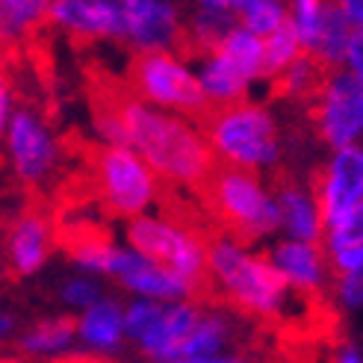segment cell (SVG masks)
<instances>
[{
    "label": "cell",
    "instance_id": "6da1fadb",
    "mask_svg": "<svg viewBox=\"0 0 363 363\" xmlns=\"http://www.w3.org/2000/svg\"><path fill=\"white\" fill-rule=\"evenodd\" d=\"M207 263L213 281L207 307H228L257 322H289L298 316V307L313 304V298L286 286L266 251H254V245H242L228 233H213L207 240Z\"/></svg>",
    "mask_w": 363,
    "mask_h": 363
},
{
    "label": "cell",
    "instance_id": "7a4b0ae2",
    "mask_svg": "<svg viewBox=\"0 0 363 363\" xmlns=\"http://www.w3.org/2000/svg\"><path fill=\"white\" fill-rule=\"evenodd\" d=\"M121 127L124 148H136L157 177L186 186L189 192L216 166L213 145L198 127L186 124V118L151 110L148 104L139 101V95L127 106Z\"/></svg>",
    "mask_w": 363,
    "mask_h": 363
},
{
    "label": "cell",
    "instance_id": "3957f363",
    "mask_svg": "<svg viewBox=\"0 0 363 363\" xmlns=\"http://www.w3.org/2000/svg\"><path fill=\"white\" fill-rule=\"evenodd\" d=\"M216 233H228L242 245H254L281 230L278 204L260 172L228 162L216 154V166L192 189Z\"/></svg>",
    "mask_w": 363,
    "mask_h": 363
},
{
    "label": "cell",
    "instance_id": "277c9868",
    "mask_svg": "<svg viewBox=\"0 0 363 363\" xmlns=\"http://www.w3.org/2000/svg\"><path fill=\"white\" fill-rule=\"evenodd\" d=\"M57 151L83 162L98 195V210L106 219H130L154 201V172L127 148L98 145L80 127H65Z\"/></svg>",
    "mask_w": 363,
    "mask_h": 363
},
{
    "label": "cell",
    "instance_id": "5b68a950",
    "mask_svg": "<svg viewBox=\"0 0 363 363\" xmlns=\"http://www.w3.org/2000/svg\"><path fill=\"white\" fill-rule=\"evenodd\" d=\"M195 127L222 160L260 174L281 169L286 160V142L278 118L251 98L228 104L210 101L207 110L195 118Z\"/></svg>",
    "mask_w": 363,
    "mask_h": 363
},
{
    "label": "cell",
    "instance_id": "8992f818",
    "mask_svg": "<svg viewBox=\"0 0 363 363\" xmlns=\"http://www.w3.org/2000/svg\"><path fill=\"white\" fill-rule=\"evenodd\" d=\"M127 240L130 245L148 257L151 263L162 266L172 275L186 284V293L195 304H210L213 298V281H210V263H207V240L195 233L177 230L157 219H133L127 225Z\"/></svg>",
    "mask_w": 363,
    "mask_h": 363
},
{
    "label": "cell",
    "instance_id": "52a82bcc",
    "mask_svg": "<svg viewBox=\"0 0 363 363\" xmlns=\"http://www.w3.org/2000/svg\"><path fill=\"white\" fill-rule=\"evenodd\" d=\"M124 80L139 98L172 106L189 121H195L210 106V95L204 92L201 80H195L184 65H177L166 48H130Z\"/></svg>",
    "mask_w": 363,
    "mask_h": 363
},
{
    "label": "cell",
    "instance_id": "ba28073f",
    "mask_svg": "<svg viewBox=\"0 0 363 363\" xmlns=\"http://www.w3.org/2000/svg\"><path fill=\"white\" fill-rule=\"evenodd\" d=\"M307 127L328 151L363 142V86L346 68H331L325 74L316 98L307 104Z\"/></svg>",
    "mask_w": 363,
    "mask_h": 363
},
{
    "label": "cell",
    "instance_id": "9c48e42d",
    "mask_svg": "<svg viewBox=\"0 0 363 363\" xmlns=\"http://www.w3.org/2000/svg\"><path fill=\"white\" fill-rule=\"evenodd\" d=\"M9 157L24 189L48 198L60 177L57 142L48 136V127L21 106H15L9 121Z\"/></svg>",
    "mask_w": 363,
    "mask_h": 363
},
{
    "label": "cell",
    "instance_id": "30bf717a",
    "mask_svg": "<svg viewBox=\"0 0 363 363\" xmlns=\"http://www.w3.org/2000/svg\"><path fill=\"white\" fill-rule=\"evenodd\" d=\"M307 180L319 201L325 230L340 225L363 198V148L349 145V148L328 151Z\"/></svg>",
    "mask_w": 363,
    "mask_h": 363
},
{
    "label": "cell",
    "instance_id": "8fae6325",
    "mask_svg": "<svg viewBox=\"0 0 363 363\" xmlns=\"http://www.w3.org/2000/svg\"><path fill=\"white\" fill-rule=\"evenodd\" d=\"M53 248V216L50 201L42 192H27V201L21 216L12 222V228L4 233L0 254L6 260V275L24 278L39 269Z\"/></svg>",
    "mask_w": 363,
    "mask_h": 363
},
{
    "label": "cell",
    "instance_id": "7c38bea8",
    "mask_svg": "<svg viewBox=\"0 0 363 363\" xmlns=\"http://www.w3.org/2000/svg\"><path fill=\"white\" fill-rule=\"evenodd\" d=\"M53 216V245L65 257L86 269L106 272L116 257L113 230L106 228V216L98 207H71V210H50Z\"/></svg>",
    "mask_w": 363,
    "mask_h": 363
},
{
    "label": "cell",
    "instance_id": "4fadbf2b",
    "mask_svg": "<svg viewBox=\"0 0 363 363\" xmlns=\"http://www.w3.org/2000/svg\"><path fill=\"white\" fill-rule=\"evenodd\" d=\"M45 12L53 27L68 33V42L77 57L92 53L98 42L127 39L124 15L113 4H101V0H50Z\"/></svg>",
    "mask_w": 363,
    "mask_h": 363
},
{
    "label": "cell",
    "instance_id": "5bb4252c",
    "mask_svg": "<svg viewBox=\"0 0 363 363\" xmlns=\"http://www.w3.org/2000/svg\"><path fill=\"white\" fill-rule=\"evenodd\" d=\"M269 189L278 204V222L286 240H304V242H322L325 222L322 210L313 195V186L307 177H298L289 166L269 172Z\"/></svg>",
    "mask_w": 363,
    "mask_h": 363
},
{
    "label": "cell",
    "instance_id": "9a60e30c",
    "mask_svg": "<svg viewBox=\"0 0 363 363\" xmlns=\"http://www.w3.org/2000/svg\"><path fill=\"white\" fill-rule=\"evenodd\" d=\"M266 254L293 293L313 298V301H322L331 293L334 272L328 266V254H325L322 242H304V240L284 237Z\"/></svg>",
    "mask_w": 363,
    "mask_h": 363
},
{
    "label": "cell",
    "instance_id": "2e32d148",
    "mask_svg": "<svg viewBox=\"0 0 363 363\" xmlns=\"http://www.w3.org/2000/svg\"><path fill=\"white\" fill-rule=\"evenodd\" d=\"M118 9L127 24V39H136L145 48L172 50L180 33V18L169 4H162V0H121Z\"/></svg>",
    "mask_w": 363,
    "mask_h": 363
},
{
    "label": "cell",
    "instance_id": "e0dca14e",
    "mask_svg": "<svg viewBox=\"0 0 363 363\" xmlns=\"http://www.w3.org/2000/svg\"><path fill=\"white\" fill-rule=\"evenodd\" d=\"M110 275L124 284L127 289H136V293L154 296V298H189L186 284L177 275L166 272L162 266L151 263L142 254H127V251H116V257L110 263Z\"/></svg>",
    "mask_w": 363,
    "mask_h": 363
},
{
    "label": "cell",
    "instance_id": "ac0fdd59",
    "mask_svg": "<svg viewBox=\"0 0 363 363\" xmlns=\"http://www.w3.org/2000/svg\"><path fill=\"white\" fill-rule=\"evenodd\" d=\"M331 68H325L313 53H301V57L296 62H289L281 74H275L269 83V98L275 101H284L289 106H301V110H307V104H311L319 92V86L325 80V74H328Z\"/></svg>",
    "mask_w": 363,
    "mask_h": 363
},
{
    "label": "cell",
    "instance_id": "d6986e66",
    "mask_svg": "<svg viewBox=\"0 0 363 363\" xmlns=\"http://www.w3.org/2000/svg\"><path fill=\"white\" fill-rule=\"evenodd\" d=\"M216 53L222 60H228L248 83L263 80V35L237 24L225 35V42L216 48Z\"/></svg>",
    "mask_w": 363,
    "mask_h": 363
},
{
    "label": "cell",
    "instance_id": "ffe728a7",
    "mask_svg": "<svg viewBox=\"0 0 363 363\" xmlns=\"http://www.w3.org/2000/svg\"><path fill=\"white\" fill-rule=\"evenodd\" d=\"M352 33H354V27L346 21V15L331 4V9H328V15H325V21L316 33L313 45L307 48V53H313L325 68H342V60H346V50H349V42H352Z\"/></svg>",
    "mask_w": 363,
    "mask_h": 363
},
{
    "label": "cell",
    "instance_id": "44dd1931",
    "mask_svg": "<svg viewBox=\"0 0 363 363\" xmlns=\"http://www.w3.org/2000/svg\"><path fill=\"white\" fill-rule=\"evenodd\" d=\"M80 337L89 342L92 349H116L121 331H124V316L121 307L113 301H95L80 319Z\"/></svg>",
    "mask_w": 363,
    "mask_h": 363
},
{
    "label": "cell",
    "instance_id": "7402d4cb",
    "mask_svg": "<svg viewBox=\"0 0 363 363\" xmlns=\"http://www.w3.org/2000/svg\"><path fill=\"white\" fill-rule=\"evenodd\" d=\"M80 328V319L74 316H57V319H45L18 340V349L27 352V354H53V352H62L71 340H74Z\"/></svg>",
    "mask_w": 363,
    "mask_h": 363
},
{
    "label": "cell",
    "instance_id": "603a6c76",
    "mask_svg": "<svg viewBox=\"0 0 363 363\" xmlns=\"http://www.w3.org/2000/svg\"><path fill=\"white\" fill-rule=\"evenodd\" d=\"M301 53H304V45L289 21L281 24L278 30H272L269 35H263V80H272L275 74H281Z\"/></svg>",
    "mask_w": 363,
    "mask_h": 363
},
{
    "label": "cell",
    "instance_id": "cb8c5ba5",
    "mask_svg": "<svg viewBox=\"0 0 363 363\" xmlns=\"http://www.w3.org/2000/svg\"><path fill=\"white\" fill-rule=\"evenodd\" d=\"M237 18L240 24L257 35H269L281 24L289 21L286 0H240L237 4Z\"/></svg>",
    "mask_w": 363,
    "mask_h": 363
},
{
    "label": "cell",
    "instance_id": "d4e9b609",
    "mask_svg": "<svg viewBox=\"0 0 363 363\" xmlns=\"http://www.w3.org/2000/svg\"><path fill=\"white\" fill-rule=\"evenodd\" d=\"M331 9V0H286V12H289V24L296 27L298 39L304 50L313 45L316 33L325 21V15Z\"/></svg>",
    "mask_w": 363,
    "mask_h": 363
},
{
    "label": "cell",
    "instance_id": "484cf974",
    "mask_svg": "<svg viewBox=\"0 0 363 363\" xmlns=\"http://www.w3.org/2000/svg\"><path fill=\"white\" fill-rule=\"evenodd\" d=\"M328 298L340 313H363V266L352 275H340L331 281Z\"/></svg>",
    "mask_w": 363,
    "mask_h": 363
},
{
    "label": "cell",
    "instance_id": "4316f807",
    "mask_svg": "<svg viewBox=\"0 0 363 363\" xmlns=\"http://www.w3.org/2000/svg\"><path fill=\"white\" fill-rule=\"evenodd\" d=\"M162 313H166V307L157 304V301L130 304V311H127V316H124V331L130 334L136 342H142L162 322Z\"/></svg>",
    "mask_w": 363,
    "mask_h": 363
},
{
    "label": "cell",
    "instance_id": "83f0119b",
    "mask_svg": "<svg viewBox=\"0 0 363 363\" xmlns=\"http://www.w3.org/2000/svg\"><path fill=\"white\" fill-rule=\"evenodd\" d=\"M322 242H354V245H363V198L340 225L325 230Z\"/></svg>",
    "mask_w": 363,
    "mask_h": 363
},
{
    "label": "cell",
    "instance_id": "f1b7e54d",
    "mask_svg": "<svg viewBox=\"0 0 363 363\" xmlns=\"http://www.w3.org/2000/svg\"><path fill=\"white\" fill-rule=\"evenodd\" d=\"M342 68L363 86V27H354L352 33V42L346 50V60H342Z\"/></svg>",
    "mask_w": 363,
    "mask_h": 363
},
{
    "label": "cell",
    "instance_id": "f546056e",
    "mask_svg": "<svg viewBox=\"0 0 363 363\" xmlns=\"http://www.w3.org/2000/svg\"><path fill=\"white\" fill-rule=\"evenodd\" d=\"M62 298L68 304H86V307H92L98 301V286L89 284V281H71L62 289Z\"/></svg>",
    "mask_w": 363,
    "mask_h": 363
},
{
    "label": "cell",
    "instance_id": "4dcf8cb0",
    "mask_svg": "<svg viewBox=\"0 0 363 363\" xmlns=\"http://www.w3.org/2000/svg\"><path fill=\"white\" fill-rule=\"evenodd\" d=\"M328 363H363V346L354 340H340L331 349Z\"/></svg>",
    "mask_w": 363,
    "mask_h": 363
},
{
    "label": "cell",
    "instance_id": "1f68e13d",
    "mask_svg": "<svg viewBox=\"0 0 363 363\" xmlns=\"http://www.w3.org/2000/svg\"><path fill=\"white\" fill-rule=\"evenodd\" d=\"M162 363H254L245 354H210V357H172Z\"/></svg>",
    "mask_w": 363,
    "mask_h": 363
},
{
    "label": "cell",
    "instance_id": "d6a6232c",
    "mask_svg": "<svg viewBox=\"0 0 363 363\" xmlns=\"http://www.w3.org/2000/svg\"><path fill=\"white\" fill-rule=\"evenodd\" d=\"M352 27H363V0H331Z\"/></svg>",
    "mask_w": 363,
    "mask_h": 363
},
{
    "label": "cell",
    "instance_id": "836d02e7",
    "mask_svg": "<svg viewBox=\"0 0 363 363\" xmlns=\"http://www.w3.org/2000/svg\"><path fill=\"white\" fill-rule=\"evenodd\" d=\"M6 106H9V89H6V80H4V65H0V130H4ZM0 169H6V154L4 151H0Z\"/></svg>",
    "mask_w": 363,
    "mask_h": 363
},
{
    "label": "cell",
    "instance_id": "e575fe53",
    "mask_svg": "<svg viewBox=\"0 0 363 363\" xmlns=\"http://www.w3.org/2000/svg\"><path fill=\"white\" fill-rule=\"evenodd\" d=\"M201 6H213V9H230V12H237V4L240 0H198Z\"/></svg>",
    "mask_w": 363,
    "mask_h": 363
},
{
    "label": "cell",
    "instance_id": "d590c367",
    "mask_svg": "<svg viewBox=\"0 0 363 363\" xmlns=\"http://www.w3.org/2000/svg\"><path fill=\"white\" fill-rule=\"evenodd\" d=\"M15 331V319L12 316H4V313H0V342H4L9 334Z\"/></svg>",
    "mask_w": 363,
    "mask_h": 363
},
{
    "label": "cell",
    "instance_id": "8d00e7d4",
    "mask_svg": "<svg viewBox=\"0 0 363 363\" xmlns=\"http://www.w3.org/2000/svg\"><path fill=\"white\" fill-rule=\"evenodd\" d=\"M0 363H21V360H18V357H4Z\"/></svg>",
    "mask_w": 363,
    "mask_h": 363
},
{
    "label": "cell",
    "instance_id": "74e56055",
    "mask_svg": "<svg viewBox=\"0 0 363 363\" xmlns=\"http://www.w3.org/2000/svg\"><path fill=\"white\" fill-rule=\"evenodd\" d=\"M360 148H363V142H360Z\"/></svg>",
    "mask_w": 363,
    "mask_h": 363
},
{
    "label": "cell",
    "instance_id": "f35d334b",
    "mask_svg": "<svg viewBox=\"0 0 363 363\" xmlns=\"http://www.w3.org/2000/svg\"><path fill=\"white\" fill-rule=\"evenodd\" d=\"M360 346H363V342H360Z\"/></svg>",
    "mask_w": 363,
    "mask_h": 363
}]
</instances>
